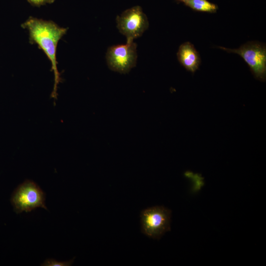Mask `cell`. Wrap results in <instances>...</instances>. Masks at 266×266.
I'll list each match as a JSON object with an SVG mask.
<instances>
[{
  "mask_svg": "<svg viewBox=\"0 0 266 266\" xmlns=\"http://www.w3.org/2000/svg\"><path fill=\"white\" fill-rule=\"evenodd\" d=\"M177 57L180 64L192 73L198 68L201 63V59L198 52L193 44L190 42L182 43L179 47Z\"/></svg>",
  "mask_w": 266,
  "mask_h": 266,
  "instance_id": "obj_7",
  "label": "cell"
},
{
  "mask_svg": "<svg viewBox=\"0 0 266 266\" xmlns=\"http://www.w3.org/2000/svg\"><path fill=\"white\" fill-rule=\"evenodd\" d=\"M136 44L132 41L109 47L106 54L109 68L121 73L129 72L136 65Z\"/></svg>",
  "mask_w": 266,
  "mask_h": 266,
  "instance_id": "obj_6",
  "label": "cell"
},
{
  "mask_svg": "<svg viewBox=\"0 0 266 266\" xmlns=\"http://www.w3.org/2000/svg\"><path fill=\"white\" fill-rule=\"evenodd\" d=\"M31 4L34 6H40L46 3H52L55 0H27Z\"/></svg>",
  "mask_w": 266,
  "mask_h": 266,
  "instance_id": "obj_10",
  "label": "cell"
},
{
  "mask_svg": "<svg viewBox=\"0 0 266 266\" xmlns=\"http://www.w3.org/2000/svg\"><path fill=\"white\" fill-rule=\"evenodd\" d=\"M218 48L229 53L240 55L247 64L255 77L265 81L266 76V47L264 43L257 41L247 42L237 49Z\"/></svg>",
  "mask_w": 266,
  "mask_h": 266,
  "instance_id": "obj_3",
  "label": "cell"
},
{
  "mask_svg": "<svg viewBox=\"0 0 266 266\" xmlns=\"http://www.w3.org/2000/svg\"><path fill=\"white\" fill-rule=\"evenodd\" d=\"M22 26L27 29L31 41L37 43L44 51L52 63L55 76L53 97H55L59 82V73L57 67L56 49L58 42L66 33L67 29L60 27L50 21L30 17Z\"/></svg>",
  "mask_w": 266,
  "mask_h": 266,
  "instance_id": "obj_1",
  "label": "cell"
},
{
  "mask_svg": "<svg viewBox=\"0 0 266 266\" xmlns=\"http://www.w3.org/2000/svg\"><path fill=\"white\" fill-rule=\"evenodd\" d=\"M45 193L34 182L26 180L13 192L11 203L14 211L20 213L30 212L38 207L47 209L45 204Z\"/></svg>",
  "mask_w": 266,
  "mask_h": 266,
  "instance_id": "obj_2",
  "label": "cell"
},
{
  "mask_svg": "<svg viewBox=\"0 0 266 266\" xmlns=\"http://www.w3.org/2000/svg\"><path fill=\"white\" fill-rule=\"evenodd\" d=\"M184 3L194 11L208 13H215L218 9L217 5L207 0H176Z\"/></svg>",
  "mask_w": 266,
  "mask_h": 266,
  "instance_id": "obj_8",
  "label": "cell"
},
{
  "mask_svg": "<svg viewBox=\"0 0 266 266\" xmlns=\"http://www.w3.org/2000/svg\"><path fill=\"white\" fill-rule=\"evenodd\" d=\"M74 259L66 262H59L53 259L46 260L41 265L43 266H71L73 262Z\"/></svg>",
  "mask_w": 266,
  "mask_h": 266,
  "instance_id": "obj_9",
  "label": "cell"
},
{
  "mask_svg": "<svg viewBox=\"0 0 266 266\" xmlns=\"http://www.w3.org/2000/svg\"><path fill=\"white\" fill-rule=\"evenodd\" d=\"M117 27L132 42L143 33L149 26L147 17L139 6H135L124 11L116 18Z\"/></svg>",
  "mask_w": 266,
  "mask_h": 266,
  "instance_id": "obj_5",
  "label": "cell"
},
{
  "mask_svg": "<svg viewBox=\"0 0 266 266\" xmlns=\"http://www.w3.org/2000/svg\"><path fill=\"white\" fill-rule=\"evenodd\" d=\"M171 211L162 206L143 210L140 214L141 231L146 235L160 238L170 230Z\"/></svg>",
  "mask_w": 266,
  "mask_h": 266,
  "instance_id": "obj_4",
  "label": "cell"
}]
</instances>
